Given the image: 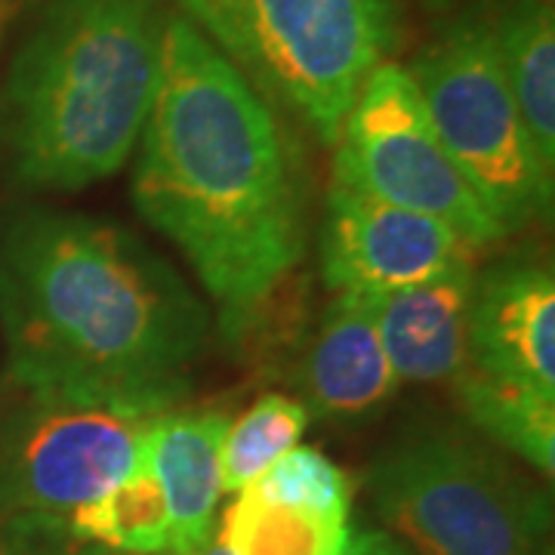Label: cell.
<instances>
[{
	"label": "cell",
	"mask_w": 555,
	"mask_h": 555,
	"mask_svg": "<svg viewBox=\"0 0 555 555\" xmlns=\"http://www.w3.org/2000/svg\"><path fill=\"white\" fill-rule=\"evenodd\" d=\"M436 133L503 235L553 217V170L540 160L500 62L494 20L466 10L408 68Z\"/></svg>",
	"instance_id": "obj_6"
},
{
	"label": "cell",
	"mask_w": 555,
	"mask_h": 555,
	"mask_svg": "<svg viewBox=\"0 0 555 555\" xmlns=\"http://www.w3.org/2000/svg\"><path fill=\"white\" fill-rule=\"evenodd\" d=\"M334 179L444 222L473 250L506 238L476 185L444 149L411 72L396 62H383L364 80L343 120Z\"/></svg>",
	"instance_id": "obj_8"
},
{
	"label": "cell",
	"mask_w": 555,
	"mask_h": 555,
	"mask_svg": "<svg viewBox=\"0 0 555 555\" xmlns=\"http://www.w3.org/2000/svg\"><path fill=\"white\" fill-rule=\"evenodd\" d=\"M25 7V0H0V40L7 35L10 22L20 16V10Z\"/></svg>",
	"instance_id": "obj_22"
},
{
	"label": "cell",
	"mask_w": 555,
	"mask_h": 555,
	"mask_svg": "<svg viewBox=\"0 0 555 555\" xmlns=\"http://www.w3.org/2000/svg\"><path fill=\"white\" fill-rule=\"evenodd\" d=\"M222 408H170L149 436V463L170 509V555H192L217 534L219 451L229 433Z\"/></svg>",
	"instance_id": "obj_13"
},
{
	"label": "cell",
	"mask_w": 555,
	"mask_h": 555,
	"mask_svg": "<svg viewBox=\"0 0 555 555\" xmlns=\"http://www.w3.org/2000/svg\"><path fill=\"white\" fill-rule=\"evenodd\" d=\"M309 426V411L297 398L269 392L229 423L219 451V485L229 494H241L254 478H259L275 460L294 451Z\"/></svg>",
	"instance_id": "obj_18"
},
{
	"label": "cell",
	"mask_w": 555,
	"mask_h": 555,
	"mask_svg": "<svg viewBox=\"0 0 555 555\" xmlns=\"http://www.w3.org/2000/svg\"><path fill=\"white\" fill-rule=\"evenodd\" d=\"M244 494L278 503V506H294V509H309L321 516L349 518V500H352V485L337 463L315 448H294L275 460L266 473L254 478Z\"/></svg>",
	"instance_id": "obj_19"
},
{
	"label": "cell",
	"mask_w": 555,
	"mask_h": 555,
	"mask_svg": "<svg viewBox=\"0 0 555 555\" xmlns=\"http://www.w3.org/2000/svg\"><path fill=\"white\" fill-rule=\"evenodd\" d=\"M367 491L420 555H543L550 496L491 444L451 426L416 429L371 463Z\"/></svg>",
	"instance_id": "obj_5"
},
{
	"label": "cell",
	"mask_w": 555,
	"mask_h": 555,
	"mask_svg": "<svg viewBox=\"0 0 555 555\" xmlns=\"http://www.w3.org/2000/svg\"><path fill=\"white\" fill-rule=\"evenodd\" d=\"M494 35L506 83L540 160L555 170V13L553 3L506 0Z\"/></svg>",
	"instance_id": "obj_14"
},
{
	"label": "cell",
	"mask_w": 555,
	"mask_h": 555,
	"mask_svg": "<svg viewBox=\"0 0 555 555\" xmlns=\"http://www.w3.org/2000/svg\"><path fill=\"white\" fill-rule=\"evenodd\" d=\"M192 555H235V553L222 543V537L214 534L207 543H204V546H201L198 553H192Z\"/></svg>",
	"instance_id": "obj_23"
},
{
	"label": "cell",
	"mask_w": 555,
	"mask_h": 555,
	"mask_svg": "<svg viewBox=\"0 0 555 555\" xmlns=\"http://www.w3.org/2000/svg\"><path fill=\"white\" fill-rule=\"evenodd\" d=\"M537 3H553V0H537Z\"/></svg>",
	"instance_id": "obj_25"
},
{
	"label": "cell",
	"mask_w": 555,
	"mask_h": 555,
	"mask_svg": "<svg viewBox=\"0 0 555 555\" xmlns=\"http://www.w3.org/2000/svg\"><path fill=\"white\" fill-rule=\"evenodd\" d=\"M68 531L118 553L170 555V509L149 456L115 488L75 509Z\"/></svg>",
	"instance_id": "obj_16"
},
{
	"label": "cell",
	"mask_w": 555,
	"mask_h": 555,
	"mask_svg": "<svg viewBox=\"0 0 555 555\" xmlns=\"http://www.w3.org/2000/svg\"><path fill=\"white\" fill-rule=\"evenodd\" d=\"M426 7H433V10H441V7H448L451 0H423Z\"/></svg>",
	"instance_id": "obj_24"
},
{
	"label": "cell",
	"mask_w": 555,
	"mask_h": 555,
	"mask_svg": "<svg viewBox=\"0 0 555 555\" xmlns=\"http://www.w3.org/2000/svg\"><path fill=\"white\" fill-rule=\"evenodd\" d=\"M164 408L25 392L0 411V525L65 521L149 456Z\"/></svg>",
	"instance_id": "obj_7"
},
{
	"label": "cell",
	"mask_w": 555,
	"mask_h": 555,
	"mask_svg": "<svg viewBox=\"0 0 555 555\" xmlns=\"http://www.w3.org/2000/svg\"><path fill=\"white\" fill-rule=\"evenodd\" d=\"M164 0H50L0 83V179L75 192L115 177L152 112Z\"/></svg>",
	"instance_id": "obj_3"
},
{
	"label": "cell",
	"mask_w": 555,
	"mask_h": 555,
	"mask_svg": "<svg viewBox=\"0 0 555 555\" xmlns=\"http://www.w3.org/2000/svg\"><path fill=\"white\" fill-rule=\"evenodd\" d=\"M339 555H411L383 531H349L346 546Z\"/></svg>",
	"instance_id": "obj_21"
},
{
	"label": "cell",
	"mask_w": 555,
	"mask_h": 555,
	"mask_svg": "<svg viewBox=\"0 0 555 555\" xmlns=\"http://www.w3.org/2000/svg\"><path fill=\"white\" fill-rule=\"evenodd\" d=\"M0 555H130L80 540L65 521H7L0 525Z\"/></svg>",
	"instance_id": "obj_20"
},
{
	"label": "cell",
	"mask_w": 555,
	"mask_h": 555,
	"mask_svg": "<svg viewBox=\"0 0 555 555\" xmlns=\"http://www.w3.org/2000/svg\"><path fill=\"white\" fill-rule=\"evenodd\" d=\"M185 20L324 145L398 47L392 0H179Z\"/></svg>",
	"instance_id": "obj_4"
},
{
	"label": "cell",
	"mask_w": 555,
	"mask_h": 555,
	"mask_svg": "<svg viewBox=\"0 0 555 555\" xmlns=\"http://www.w3.org/2000/svg\"><path fill=\"white\" fill-rule=\"evenodd\" d=\"M456 398L469 423L494 444L528 460L537 473L553 476L555 466V396L485 377L469 364L454 379Z\"/></svg>",
	"instance_id": "obj_15"
},
{
	"label": "cell",
	"mask_w": 555,
	"mask_h": 555,
	"mask_svg": "<svg viewBox=\"0 0 555 555\" xmlns=\"http://www.w3.org/2000/svg\"><path fill=\"white\" fill-rule=\"evenodd\" d=\"M0 334L25 392L177 408L210 321L167 259L83 214L0 210Z\"/></svg>",
	"instance_id": "obj_2"
},
{
	"label": "cell",
	"mask_w": 555,
	"mask_h": 555,
	"mask_svg": "<svg viewBox=\"0 0 555 555\" xmlns=\"http://www.w3.org/2000/svg\"><path fill=\"white\" fill-rule=\"evenodd\" d=\"M133 204L247 337L306 250V185L272 105L185 16L164 28L160 78L137 142Z\"/></svg>",
	"instance_id": "obj_1"
},
{
	"label": "cell",
	"mask_w": 555,
	"mask_h": 555,
	"mask_svg": "<svg viewBox=\"0 0 555 555\" xmlns=\"http://www.w3.org/2000/svg\"><path fill=\"white\" fill-rule=\"evenodd\" d=\"M321 278L331 291L392 294L473 259V247L444 222L374 198L334 179L318 232Z\"/></svg>",
	"instance_id": "obj_9"
},
{
	"label": "cell",
	"mask_w": 555,
	"mask_h": 555,
	"mask_svg": "<svg viewBox=\"0 0 555 555\" xmlns=\"http://www.w3.org/2000/svg\"><path fill=\"white\" fill-rule=\"evenodd\" d=\"M349 518L278 506L241 491L217 534L235 555H339Z\"/></svg>",
	"instance_id": "obj_17"
},
{
	"label": "cell",
	"mask_w": 555,
	"mask_h": 555,
	"mask_svg": "<svg viewBox=\"0 0 555 555\" xmlns=\"http://www.w3.org/2000/svg\"><path fill=\"white\" fill-rule=\"evenodd\" d=\"M476 275L473 259H466L429 281L377 297L379 343L398 383H454L463 374Z\"/></svg>",
	"instance_id": "obj_12"
},
{
	"label": "cell",
	"mask_w": 555,
	"mask_h": 555,
	"mask_svg": "<svg viewBox=\"0 0 555 555\" xmlns=\"http://www.w3.org/2000/svg\"><path fill=\"white\" fill-rule=\"evenodd\" d=\"M469 367L555 396V278L537 259H500L476 275Z\"/></svg>",
	"instance_id": "obj_10"
},
{
	"label": "cell",
	"mask_w": 555,
	"mask_h": 555,
	"mask_svg": "<svg viewBox=\"0 0 555 555\" xmlns=\"http://www.w3.org/2000/svg\"><path fill=\"white\" fill-rule=\"evenodd\" d=\"M299 386L309 416L358 426L379 414L398 392V377L383 352L377 297L337 291L318 315L306 343Z\"/></svg>",
	"instance_id": "obj_11"
}]
</instances>
